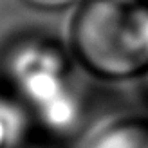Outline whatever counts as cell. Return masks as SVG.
Wrapping results in <instances>:
<instances>
[{"mask_svg": "<svg viewBox=\"0 0 148 148\" xmlns=\"http://www.w3.org/2000/svg\"><path fill=\"white\" fill-rule=\"evenodd\" d=\"M71 51L92 76L110 81L148 72L146 0H85L71 24Z\"/></svg>", "mask_w": 148, "mask_h": 148, "instance_id": "1", "label": "cell"}, {"mask_svg": "<svg viewBox=\"0 0 148 148\" xmlns=\"http://www.w3.org/2000/svg\"><path fill=\"white\" fill-rule=\"evenodd\" d=\"M0 94L45 132L63 134L78 123L79 105L69 83V65L47 43H22L4 56Z\"/></svg>", "mask_w": 148, "mask_h": 148, "instance_id": "2", "label": "cell"}, {"mask_svg": "<svg viewBox=\"0 0 148 148\" xmlns=\"http://www.w3.org/2000/svg\"><path fill=\"white\" fill-rule=\"evenodd\" d=\"M27 116L16 103L0 94V148H13L24 136Z\"/></svg>", "mask_w": 148, "mask_h": 148, "instance_id": "4", "label": "cell"}, {"mask_svg": "<svg viewBox=\"0 0 148 148\" xmlns=\"http://www.w3.org/2000/svg\"><path fill=\"white\" fill-rule=\"evenodd\" d=\"M24 4L34 9H45V11H58V9H67L72 5H79L85 0H22Z\"/></svg>", "mask_w": 148, "mask_h": 148, "instance_id": "5", "label": "cell"}, {"mask_svg": "<svg viewBox=\"0 0 148 148\" xmlns=\"http://www.w3.org/2000/svg\"><path fill=\"white\" fill-rule=\"evenodd\" d=\"M145 79H146V83H148V72H146V74H145Z\"/></svg>", "mask_w": 148, "mask_h": 148, "instance_id": "6", "label": "cell"}, {"mask_svg": "<svg viewBox=\"0 0 148 148\" xmlns=\"http://www.w3.org/2000/svg\"><path fill=\"white\" fill-rule=\"evenodd\" d=\"M87 148H148V117H121L99 128Z\"/></svg>", "mask_w": 148, "mask_h": 148, "instance_id": "3", "label": "cell"}]
</instances>
